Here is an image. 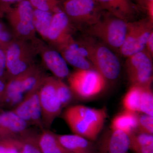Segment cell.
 <instances>
[{
	"instance_id": "obj_1",
	"label": "cell",
	"mask_w": 153,
	"mask_h": 153,
	"mask_svg": "<svg viewBox=\"0 0 153 153\" xmlns=\"http://www.w3.org/2000/svg\"><path fill=\"white\" fill-rule=\"evenodd\" d=\"M107 116L105 107L92 108L78 105L67 108L63 117L73 134L94 142L102 130Z\"/></svg>"
},
{
	"instance_id": "obj_2",
	"label": "cell",
	"mask_w": 153,
	"mask_h": 153,
	"mask_svg": "<svg viewBox=\"0 0 153 153\" xmlns=\"http://www.w3.org/2000/svg\"><path fill=\"white\" fill-rule=\"evenodd\" d=\"M82 44L88 52V60L107 83L117 80L120 76L121 66L114 51L89 36H86Z\"/></svg>"
},
{
	"instance_id": "obj_3",
	"label": "cell",
	"mask_w": 153,
	"mask_h": 153,
	"mask_svg": "<svg viewBox=\"0 0 153 153\" xmlns=\"http://www.w3.org/2000/svg\"><path fill=\"white\" fill-rule=\"evenodd\" d=\"M128 22L112 16L100 17L88 27V36L100 41L112 50L119 51L125 39Z\"/></svg>"
},
{
	"instance_id": "obj_4",
	"label": "cell",
	"mask_w": 153,
	"mask_h": 153,
	"mask_svg": "<svg viewBox=\"0 0 153 153\" xmlns=\"http://www.w3.org/2000/svg\"><path fill=\"white\" fill-rule=\"evenodd\" d=\"M68 82L74 95L83 100L98 96L104 91L107 84L104 78L94 69H77L69 76Z\"/></svg>"
},
{
	"instance_id": "obj_5",
	"label": "cell",
	"mask_w": 153,
	"mask_h": 153,
	"mask_svg": "<svg viewBox=\"0 0 153 153\" xmlns=\"http://www.w3.org/2000/svg\"><path fill=\"white\" fill-rule=\"evenodd\" d=\"M126 68L131 85L151 87L153 80L152 61V56L146 49L127 57Z\"/></svg>"
},
{
	"instance_id": "obj_6",
	"label": "cell",
	"mask_w": 153,
	"mask_h": 153,
	"mask_svg": "<svg viewBox=\"0 0 153 153\" xmlns=\"http://www.w3.org/2000/svg\"><path fill=\"white\" fill-rule=\"evenodd\" d=\"M152 33L151 20L128 22L125 39L119 50L120 54L127 58L144 51L148 38Z\"/></svg>"
},
{
	"instance_id": "obj_7",
	"label": "cell",
	"mask_w": 153,
	"mask_h": 153,
	"mask_svg": "<svg viewBox=\"0 0 153 153\" xmlns=\"http://www.w3.org/2000/svg\"><path fill=\"white\" fill-rule=\"evenodd\" d=\"M39 98L43 126L49 129L63 108L56 92V79H44L39 88Z\"/></svg>"
},
{
	"instance_id": "obj_8",
	"label": "cell",
	"mask_w": 153,
	"mask_h": 153,
	"mask_svg": "<svg viewBox=\"0 0 153 153\" xmlns=\"http://www.w3.org/2000/svg\"><path fill=\"white\" fill-rule=\"evenodd\" d=\"M41 84L25 94L22 101L12 110L29 125L35 126L42 130L44 128L39 98V88Z\"/></svg>"
},
{
	"instance_id": "obj_9",
	"label": "cell",
	"mask_w": 153,
	"mask_h": 153,
	"mask_svg": "<svg viewBox=\"0 0 153 153\" xmlns=\"http://www.w3.org/2000/svg\"><path fill=\"white\" fill-rule=\"evenodd\" d=\"M68 17L86 25V28L95 23L100 16L97 15L94 0H68L65 4Z\"/></svg>"
},
{
	"instance_id": "obj_10",
	"label": "cell",
	"mask_w": 153,
	"mask_h": 153,
	"mask_svg": "<svg viewBox=\"0 0 153 153\" xmlns=\"http://www.w3.org/2000/svg\"><path fill=\"white\" fill-rule=\"evenodd\" d=\"M129 145L128 134L110 129L102 136L96 144V153H128Z\"/></svg>"
},
{
	"instance_id": "obj_11",
	"label": "cell",
	"mask_w": 153,
	"mask_h": 153,
	"mask_svg": "<svg viewBox=\"0 0 153 153\" xmlns=\"http://www.w3.org/2000/svg\"><path fill=\"white\" fill-rule=\"evenodd\" d=\"M29 126L12 110L0 113V138H20L30 130Z\"/></svg>"
},
{
	"instance_id": "obj_12",
	"label": "cell",
	"mask_w": 153,
	"mask_h": 153,
	"mask_svg": "<svg viewBox=\"0 0 153 153\" xmlns=\"http://www.w3.org/2000/svg\"><path fill=\"white\" fill-rule=\"evenodd\" d=\"M63 57L67 63L77 69H94L88 60V52L83 44L73 43L69 44L63 52Z\"/></svg>"
},
{
	"instance_id": "obj_13",
	"label": "cell",
	"mask_w": 153,
	"mask_h": 153,
	"mask_svg": "<svg viewBox=\"0 0 153 153\" xmlns=\"http://www.w3.org/2000/svg\"><path fill=\"white\" fill-rule=\"evenodd\" d=\"M59 142L69 153H96L94 142L78 135L57 134Z\"/></svg>"
},
{
	"instance_id": "obj_14",
	"label": "cell",
	"mask_w": 153,
	"mask_h": 153,
	"mask_svg": "<svg viewBox=\"0 0 153 153\" xmlns=\"http://www.w3.org/2000/svg\"><path fill=\"white\" fill-rule=\"evenodd\" d=\"M22 49L19 44H12L6 52V69L10 79L24 73L30 67L26 61L22 59Z\"/></svg>"
},
{
	"instance_id": "obj_15",
	"label": "cell",
	"mask_w": 153,
	"mask_h": 153,
	"mask_svg": "<svg viewBox=\"0 0 153 153\" xmlns=\"http://www.w3.org/2000/svg\"><path fill=\"white\" fill-rule=\"evenodd\" d=\"M34 11L30 1L23 0L19 4L17 11L19 20L16 29L19 34L28 36L35 30Z\"/></svg>"
},
{
	"instance_id": "obj_16",
	"label": "cell",
	"mask_w": 153,
	"mask_h": 153,
	"mask_svg": "<svg viewBox=\"0 0 153 153\" xmlns=\"http://www.w3.org/2000/svg\"><path fill=\"white\" fill-rule=\"evenodd\" d=\"M112 16L127 22H131L134 9L129 0H97Z\"/></svg>"
},
{
	"instance_id": "obj_17",
	"label": "cell",
	"mask_w": 153,
	"mask_h": 153,
	"mask_svg": "<svg viewBox=\"0 0 153 153\" xmlns=\"http://www.w3.org/2000/svg\"><path fill=\"white\" fill-rule=\"evenodd\" d=\"M43 59L46 66L58 79H62L69 76V70L64 57L55 50L44 53Z\"/></svg>"
},
{
	"instance_id": "obj_18",
	"label": "cell",
	"mask_w": 153,
	"mask_h": 153,
	"mask_svg": "<svg viewBox=\"0 0 153 153\" xmlns=\"http://www.w3.org/2000/svg\"><path fill=\"white\" fill-rule=\"evenodd\" d=\"M138 114V113L125 110L113 118L110 129L121 131L129 135L137 130Z\"/></svg>"
},
{
	"instance_id": "obj_19",
	"label": "cell",
	"mask_w": 153,
	"mask_h": 153,
	"mask_svg": "<svg viewBox=\"0 0 153 153\" xmlns=\"http://www.w3.org/2000/svg\"><path fill=\"white\" fill-rule=\"evenodd\" d=\"M37 136L38 146L42 153H69L59 142L57 134L44 128Z\"/></svg>"
},
{
	"instance_id": "obj_20",
	"label": "cell",
	"mask_w": 153,
	"mask_h": 153,
	"mask_svg": "<svg viewBox=\"0 0 153 153\" xmlns=\"http://www.w3.org/2000/svg\"><path fill=\"white\" fill-rule=\"evenodd\" d=\"M69 24V18L64 12H58L53 15L47 38L51 41L58 40L66 31Z\"/></svg>"
},
{
	"instance_id": "obj_21",
	"label": "cell",
	"mask_w": 153,
	"mask_h": 153,
	"mask_svg": "<svg viewBox=\"0 0 153 153\" xmlns=\"http://www.w3.org/2000/svg\"><path fill=\"white\" fill-rule=\"evenodd\" d=\"M143 88L131 85L123 100L125 110L132 112H140V102Z\"/></svg>"
},
{
	"instance_id": "obj_22",
	"label": "cell",
	"mask_w": 153,
	"mask_h": 153,
	"mask_svg": "<svg viewBox=\"0 0 153 153\" xmlns=\"http://www.w3.org/2000/svg\"><path fill=\"white\" fill-rule=\"evenodd\" d=\"M53 15L49 11L36 9L34 11V25L35 29L45 38H47L48 30Z\"/></svg>"
},
{
	"instance_id": "obj_23",
	"label": "cell",
	"mask_w": 153,
	"mask_h": 153,
	"mask_svg": "<svg viewBox=\"0 0 153 153\" xmlns=\"http://www.w3.org/2000/svg\"><path fill=\"white\" fill-rule=\"evenodd\" d=\"M38 134L30 130L20 138L22 148L20 153H42L38 146Z\"/></svg>"
},
{
	"instance_id": "obj_24",
	"label": "cell",
	"mask_w": 153,
	"mask_h": 153,
	"mask_svg": "<svg viewBox=\"0 0 153 153\" xmlns=\"http://www.w3.org/2000/svg\"><path fill=\"white\" fill-rule=\"evenodd\" d=\"M129 149L134 152L139 148L153 144V134L139 131L137 130L129 135Z\"/></svg>"
},
{
	"instance_id": "obj_25",
	"label": "cell",
	"mask_w": 153,
	"mask_h": 153,
	"mask_svg": "<svg viewBox=\"0 0 153 153\" xmlns=\"http://www.w3.org/2000/svg\"><path fill=\"white\" fill-rule=\"evenodd\" d=\"M56 89L57 96L63 108L71 104L74 95L69 86L61 79H56Z\"/></svg>"
},
{
	"instance_id": "obj_26",
	"label": "cell",
	"mask_w": 153,
	"mask_h": 153,
	"mask_svg": "<svg viewBox=\"0 0 153 153\" xmlns=\"http://www.w3.org/2000/svg\"><path fill=\"white\" fill-rule=\"evenodd\" d=\"M140 112L153 116V93L151 87L142 88Z\"/></svg>"
},
{
	"instance_id": "obj_27",
	"label": "cell",
	"mask_w": 153,
	"mask_h": 153,
	"mask_svg": "<svg viewBox=\"0 0 153 153\" xmlns=\"http://www.w3.org/2000/svg\"><path fill=\"white\" fill-rule=\"evenodd\" d=\"M21 148L20 138H0V153H20Z\"/></svg>"
},
{
	"instance_id": "obj_28",
	"label": "cell",
	"mask_w": 153,
	"mask_h": 153,
	"mask_svg": "<svg viewBox=\"0 0 153 153\" xmlns=\"http://www.w3.org/2000/svg\"><path fill=\"white\" fill-rule=\"evenodd\" d=\"M137 130L153 134V116L145 114H138Z\"/></svg>"
},
{
	"instance_id": "obj_29",
	"label": "cell",
	"mask_w": 153,
	"mask_h": 153,
	"mask_svg": "<svg viewBox=\"0 0 153 153\" xmlns=\"http://www.w3.org/2000/svg\"><path fill=\"white\" fill-rule=\"evenodd\" d=\"M33 7L36 9L44 11H49V7L47 0H30Z\"/></svg>"
},
{
	"instance_id": "obj_30",
	"label": "cell",
	"mask_w": 153,
	"mask_h": 153,
	"mask_svg": "<svg viewBox=\"0 0 153 153\" xmlns=\"http://www.w3.org/2000/svg\"><path fill=\"white\" fill-rule=\"evenodd\" d=\"M6 69V53L0 49V78H1Z\"/></svg>"
},
{
	"instance_id": "obj_31",
	"label": "cell",
	"mask_w": 153,
	"mask_h": 153,
	"mask_svg": "<svg viewBox=\"0 0 153 153\" xmlns=\"http://www.w3.org/2000/svg\"><path fill=\"white\" fill-rule=\"evenodd\" d=\"M147 52L151 55L152 56L153 54V33H152L148 38L146 49Z\"/></svg>"
},
{
	"instance_id": "obj_32",
	"label": "cell",
	"mask_w": 153,
	"mask_h": 153,
	"mask_svg": "<svg viewBox=\"0 0 153 153\" xmlns=\"http://www.w3.org/2000/svg\"><path fill=\"white\" fill-rule=\"evenodd\" d=\"M10 39V36L9 33L5 30L0 31V42L6 43L8 42Z\"/></svg>"
},
{
	"instance_id": "obj_33",
	"label": "cell",
	"mask_w": 153,
	"mask_h": 153,
	"mask_svg": "<svg viewBox=\"0 0 153 153\" xmlns=\"http://www.w3.org/2000/svg\"><path fill=\"white\" fill-rule=\"evenodd\" d=\"M22 1V0H0V1L3 3H13L14 2L18 1ZM23 1V0H22Z\"/></svg>"
},
{
	"instance_id": "obj_34",
	"label": "cell",
	"mask_w": 153,
	"mask_h": 153,
	"mask_svg": "<svg viewBox=\"0 0 153 153\" xmlns=\"http://www.w3.org/2000/svg\"><path fill=\"white\" fill-rule=\"evenodd\" d=\"M2 30H3V25L0 23V31H2Z\"/></svg>"
},
{
	"instance_id": "obj_35",
	"label": "cell",
	"mask_w": 153,
	"mask_h": 153,
	"mask_svg": "<svg viewBox=\"0 0 153 153\" xmlns=\"http://www.w3.org/2000/svg\"><path fill=\"white\" fill-rule=\"evenodd\" d=\"M47 1H48V0H47Z\"/></svg>"
}]
</instances>
